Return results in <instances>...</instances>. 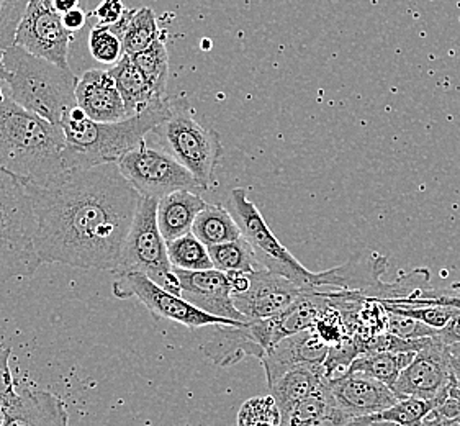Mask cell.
I'll return each instance as SVG.
<instances>
[{
	"instance_id": "obj_16",
	"label": "cell",
	"mask_w": 460,
	"mask_h": 426,
	"mask_svg": "<svg viewBox=\"0 0 460 426\" xmlns=\"http://www.w3.org/2000/svg\"><path fill=\"white\" fill-rule=\"evenodd\" d=\"M330 346L320 340L314 328L287 336L259 359L266 372L267 386L296 366H323Z\"/></svg>"
},
{
	"instance_id": "obj_40",
	"label": "cell",
	"mask_w": 460,
	"mask_h": 426,
	"mask_svg": "<svg viewBox=\"0 0 460 426\" xmlns=\"http://www.w3.org/2000/svg\"><path fill=\"white\" fill-rule=\"evenodd\" d=\"M436 338L447 346L451 344L460 343V310H457L451 320L442 326L441 330H438Z\"/></svg>"
},
{
	"instance_id": "obj_51",
	"label": "cell",
	"mask_w": 460,
	"mask_h": 426,
	"mask_svg": "<svg viewBox=\"0 0 460 426\" xmlns=\"http://www.w3.org/2000/svg\"><path fill=\"white\" fill-rule=\"evenodd\" d=\"M396 426V425H395Z\"/></svg>"
},
{
	"instance_id": "obj_8",
	"label": "cell",
	"mask_w": 460,
	"mask_h": 426,
	"mask_svg": "<svg viewBox=\"0 0 460 426\" xmlns=\"http://www.w3.org/2000/svg\"><path fill=\"white\" fill-rule=\"evenodd\" d=\"M230 212L240 226L243 238L256 251L262 268L294 279L300 284L316 288L318 272L305 268L284 244H280L256 204L249 200L248 192L244 189L238 187L231 191Z\"/></svg>"
},
{
	"instance_id": "obj_1",
	"label": "cell",
	"mask_w": 460,
	"mask_h": 426,
	"mask_svg": "<svg viewBox=\"0 0 460 426\" xmlns=\"http://www.w3.org/2000/svg\"><path fill=\"white\" fill-rule=\"evenodd\" d=\"M35 215L41 262L115 271L141 195L119 163L65 169L40 184H25Z\"/></svg>"
},
{
	"instance_id": "obj_12",
	"label": "cell",
	"mask_w": 460,
	"mask_h": 426,
	"mask_svg": "<svg viewBox=\"0 0 460 426\" xmlns=\"http://www.w3.org/2000/svg\"><path fill=\"white\" fill-rule=\"evenodd\" d=\"M314 286L300 284L294 279L262 268L249 272L248 288L233 294V302L243 315L251 320H266L280 315L302 297L314 292Z\"/></svg>"
},
{
	"instance_id": "obj_6",
	"label": "cell",
	"mask_w": 460,
	"mask_h": 426,
	"mask_svg": "<svg viewBox=\"0 0 460 426\" xmlns=\"http://www.w3.org/2000/svg\"><path fill=\"white\" fill-rule=\"evenodd\" d=\"M153 133L159 135L167 153L195 177L202 191L212 187L215 169L223 156L220 133L197 120L187 97H167L166 117Z\"/></svg>"
},
{
	"instance_id": "obj_34",
	"label": "cell",
	"mask_w": 460,
	"mask_h": 426,
	"mask_svg": "<svg viewBox=\"0 0 460 426\" xmlns=\"http://www.w3.org/2000/svg\"><path fill=\"white\" fill-rule=\"evenodd\" d=\"M28 4L30 0H0V58L5 49L15 45L20 22Z\"/></svg>"
},
{
	"instance_id": "obj_47",
	"label": "cell",
	"mask_w": 460,
	"mask_h": 426,
	"mask_svg": "<svg viewBox=\"0 0 460 426\" xmlns=\"http://www.w3.org/2000/svg\"><path fill=\"white\" fill-rule=\"evenodd\" d=\"M451 368L452 372H454V376L459 379L460 382V359L459 358H454L451 356Z\"/></svg>"
},
{
	"instance_id": "obj_23",
	"label": "cell",
	"mask_w": 460,
	"mask_h": 426,
	"mask_svg": "<svg viewBox=\"0 0 460 426\" xmlns=\"http://www.w3.org/2000/svg\"><path fill=\"white\" fill-rule=\"evenodd\" d=\"M192 233L207 246L240 240L243 236L233 213L220 204H207L197 215Z\"/></svg>"
},
{
	"instance_id": "obj_25",
	"label": "cell",
	"mask_w": 460,
	"mask_h": 426,
	"mask_svg": "<svg viewBox=\"0 0 460 426\" xmlns=\"http://www.w3.org/2000/svg\"><path fill=\"white\" fill-rule=\"evenodd\" d=\"M208 253L212 258L213 268L218 269L221 272H226V274L254 272L258 269H262L256 251L243 236L240 240L208 246Z\"/></svg>"
},
{
	"instance_id": "obj_32",
	"label": "cell",
	"mask_w": 460,
	"mask_h": 426,
	"mask_svg": "<svg viewBox=\"0 0 460 426\" xmlns=\"http://www.w3.org/2000/svg\"><path fill=\"white\" fill-rule=\"evenodd\" d=\"M280 410L270 394L244 402L238 413V426H259L264 423L280 426Z\"/></svg>"
},
{
	"instance_id": "obj_35",
	"label": "cell",
	"mask_w": 460,
	"mask_h": 426,
	"mask_svg": "<svg viewBox=\"0 0 460 426\" xmlns=\"http://www.w3.org/2000/svg\"><path fill=\"white\" fill-rule=\"evenodd\" d=\"M388 312L398 315L411 316L414 320H420L423 324L433 326L436 330H441L442 326L451 320L456 308L442 306H400V304H384Z\"/></svg>"
},
{
	"instance_id": "obj_5",
	"label": "cell",
	"mask_w": 460,
	"mask_h": 426,
	"mask_svg": "<svg viewBox=\"0 0 460 426\" xmlns=\"http://www.w3.org/2000/svg\"><path fill=\"white\" fill-rule=\"evenodd\" d=\"M43 262L35 246V215L25 184L0 171V284L30 278Z\"/></svg>"
},
{
	"instance_id": "obj_7",
	"label": "cell",
	"mask_w": 460,
	"mask_h": 426,
	"mask_svg": "<svg viewBox=\"0 0 460 426\" xmlns=\"http://www.w3.org/2000/svg\"><path fill=\"white\" fill-rule=\"evenodd\" d=\"M157 199L141 197L113 274H143L157 286L181 296V286L167 254V241L157 225Z\"/></svg>"
},
{
	"instance_id": "obj_28",
	"label": "cell",
	"mask_w": 460,
	"mask_h": 426,
	"mask_svg": "<svg viewBox=\"0 0 460 426\" xmlns=\"http://www.w3.org/2000/svg\"><path fill=\"white\" fill-rule=\"evenodd\" d=\"M135 65L151 84L157 97L166 99L167 79H169V53L163 38L156 40L151 47L143 49L138 55L131 56Z\"/></svg>"
},
{
	"instance_id": "obj_39",
	"label": "cell",
	"mask_w": 460,
	"mask_h": 426,
	"mask_svg": "<svg viewBox=\"0 0 460 426\" xmlns=\"http://www.w3.org/2000/svg\"><path fill=\"white\" fill-rule=\"evenodd\" d=\"M428 300L426 306H451L460 310V288H429L421 302L416 306H421Z\"/></svg>"
},
{
	"instance_id": "obj_22",
	"label": "cell",
	"mask_w": 460,
	"mask_h": 426,
	"mask_svg": "<svg viewBox=\"0 0 460 426\" xmlns=\"http://www.w3.org/2000/svg\"><path fill=\"white\" fill-rule=\"evenodd\" d=\"M109 71L120 91L121 99L125 102L129 117L146 111L149 105H153L157 101H163L153 91L151 84L147 83L146 77L139 71L138 66L135 65L131 56H123L120 61L111 66Z\"/></svg>"
},
{
	"instance_id": "obj_15",
	"label": "cell",
	"mask_w": 460,
	"mask_h": 426,
	"mask_svg": "<svg viewBox=\"0 0 460 426\" xmlns=\"http://www.w3.org/2000/svg\"><path fill=\"white\" fill-rule=\"evenodd\" d=\"M336 405L350 420L368 417L395 405L398 395L387 384L364 372H348L328 380Z\"/></svg>"
},
{
	"instance_id": "obj_29",
	"label": "cell",
	"mask_w": 460,
	"mask_h": 426,
	"mask_svg": "<svg viewBox=\"0 0 460 426\" xmlns=\"http://www.w3.org/2000/svg\"><path fill=\"white\" fill-rule=\"evenodd\" d=\"M336 408H338L336 400L332 397V389L326 380L322 387L314 390L304 399L298 400L286 415H282L280 426H302L312 420L328 415Z\"/></svg>"
},
{
	"instance_id": "obj_33",
	"label": "cell",
	"mask_w": 460,
	"mask_h": 426,
	"mask_svg": "<svg viewBox=\"0 0 460 426\" xmlns=\"http://www.w3.org/2000/svg\"><path fill=\"white\" fill-rule=\"evenodd\" d=\"M314 330V333L320 336V340L328 344L330 348L344 343L346 340H349L350 336H352L349 328H348V324L344 320V316L332 304H328V306L323 310L322 315L316 318Z\"/></svg>"
},
{
	"instance_id": "obj_10",
	"label": "cell",
	"mask_w": 460,
	"mask_h": 426,
	"mask_svg": "<svg viewBox=\"0 0 460 426\" xmlns=\"http://www.w3.org/2000/svg\"><path fill=\"white\" fill-rule=\"evenodd\" d=\"M113 296L121 300H128L131 297L138 298L143 306H146L149 314L157 320H169L175 324H184L190 330L203 328V326H240V322L210 315L200 308L192 306L181 296H175L164 288L157 286L151 279L129 272L115 276L113 280Z\"/></svg>"
},
{
	"instance_id": "obj_44",
	"label": "cell",
	"mask_w": 460,
	"mask_h": 426,
	"mask_svg": "<svg viewBox=\"0 0 460 426\" xmlns=\"http://www.w3.org/2000/svg\"><path fill=\"white\" fill-rule=\"evenodd\" d=\"M423 426H460V418L444 417L433 410L428 417L424 418Z\"/></svg>"
},
{
	"instance_id": "obj_50",
	"label": "cell",
	"mask_w": 460,
	"mask_h": 426,
	"mask_svg": "<svg viewBox=\"0 0 460 426\" xmlns=\"http://www.w3.org/2000/svg\"><path fill=\"white\" fill-rule=\"evenodd\" d=\"M396 426H398V425H396ZM421 426H423V425H421Z\"/></svg>"
},
{
	"instance_id": "obj_45",
	"label": "cell",
	"mask_w": 460,
	"mask_h": 426,
	"mask_svg": "<svg viewBox=\"0 0 460 426\" xmlns=\"http://www.w3.org/2000/svg\"><path fill=\"white\" fill-rule=\"evenodd\" d=\"M49 4L59 15H65L67 12L79 7L85 9V0H49Z\"/></svg>"
},
{
	"instance_id": "obj_30",
	"label": "cell",
	"mask_w": 460,
	"mask_h": 426,
	"mask_svg": "<svg viewBox=\"0 0 460 426\" xmlns=\"http://www.w3.org/2000/svg\"><path fill=\"white\" fill-rule=\"evenodd\" d=\"M167 254L172 268L184 271H205L213 268L208 246L203 244L192 232L181 238L167 241Z\"/></svg>"
},
{
	"instance_id": "obj_38",
	"label": "cell",
	"mask_w": 460,
	"mask_h": 426,
	"mask_svg": "<svg viewBox=\"0 0 460 426\" xmlns=\"http://www.w3.org/2000/svg\"><path fill=\"white\" fill-rule=\"evenodd\" d=\"M127 7L121 0H102L93 10V17L99 20L101 25H117L127 13Z\"/></svg>"
},
{
	"instance_id": "obj_2",
	"label": "cell",
	"mask_w": 460,
	"mask_h": 426,
	"mask_svg": "<svg viewBox=\"0 0 460 426\" xmlns=\"http://www.w3.org/2000/svg\"><path fill=\"white\" fill-rule=\"evenodd\" d=\"M65 131L12 95L0 101V171L23 184H40L65 171Z\"/></svg>"
},
{
	"instance_id": "obj_13",
	"label": "cell",
	"mask_w": 460,
	"mask_h": 426,
	"mask_svg": "<svg viewBox=\"0 0 460 426\" xmlns=\"http://www.w3.org/2000/svg\"><path fill=\"white\" fill-rule=\"evenodd\" d=\"M71 40L73 33L66 30L49 0H30L15 38L17 47L67 69Z\"/></svg>"
},
{
	"instance_id": "obj_21",
	"label": "cell",
	"mask_w": 460,
	"mask_h": 426,
	"mask_svg": "<svg viewBox=\"0 0 460 426\" xmlns=\"http://www.w3.org/2000/svg\"><path fill=\"white\" fill-rule=\"evenodd\" d=\"M326 382L323 366H296L284 372L269 387L270 395L276 400L280 417L286 415L298 400L304 399Z\"/></svg>"
},
{
	"instance_id": "obj_31",
	"label": "cell",
	"mask_w": 460,
	"mask_h": 426,
	"mask_svg": "<svg viewBox=\"0 0 460 426\" xmlns=\"http://www.w3.org/2000/svg\"><path fill=\"white\" fill-rule=\"evenodd\" d=\"M89 53L101 65H117L125 56L120 35L111 25L97 23L89 33Z\"/></svg>"
},
{
	"instance_id": "obj_37",
	"label": "cell",
	"mask_w": 460,
	"mask_h": 426,
	"mask_svg": "<svg viewBox=\"0 0 460 426\" xmlns=\"http://www.w3.org/2000/svg\"><path fill=\"white\" fill-rule=\"evenodd\" d=\"M10 348L0 344V408H5L10 400L17 395V387L10 371Z\"/></svg>"
},
{
	"instance_id": "obj_36",
	"label": "cell",
	"mask_w": 460,
	"mask_h": 426,
	"mask_svg": "<svg viewBox=\"0 0 460 426\" xmlns=\"http://www.w3.org/2000/svg\"><path fill=\"white\" fill-rule=\"evenodd\" d=\"M388 333L400 336L403 340H420V338H431L436 336L438 330L423 324L420 320H414L411 316L398 315L388 312Z\"/></svg>"
},
{
	"instance_id": "obj_41",
	"label": "cell",
	"mask_w": 460,
	"mask_h": 426,
	"mask_svg": "<svg viewBox=\"0 0 460 426\" xmlns=\"http://www.w3.org/2000/svg\"><path fill=\"white\" fill-rule=\"evenodd\" d=\"M349 422L350 418L344 412H341L340 408H336V410L330 412L328 415L312 420V422H308V423L302 426H346Z\"/></svg>"
},
{
	"instance_id": "obj_17",
	"label": "cell",
	"mask_w": 460,
	"mask_h": 426,
	"mask_svg": "<svg viewBox=\"0 0 460 426\" xmlns=\"http://www.w3.org/2000/svg\"><path fill=\"white\" fill-rule=\"evenodd\" d=\"M75 101L93 121H120L128 111L109 69H89L75 85Z\"/></svg>"
},
{
	"instance_id": "obj_49",
	"label": "cell",
	"mask_w": 460,
	"mask_h": 426,
	"mask_svg": "<svg viewBox=\"0 0 460 426\" xmlns=\"http://www.w3.org/2000/svg\"><path fill=\"white\" fill-rule=\"evenodd\" d=\"M2 417H4V408H0V426H2Z\"/></svg>"
},
{
	"instance_id": "obj_27",
	"label": "cell",
	"mask_w": 460,
	"mask_h": 426,
	"mask_svg": "<svg viewBox=\"0 0 460 426\" xmlns=\"http://www.w3.org/2000/svg\"><path fill=\"white\" fill-rule=\"evenodd\" d=\"M161 38V30L157 25L156 13L149 7L135 10L128 25L123 31V51L125 55L135 56L143 49L151 47Z\"/></svg>"
},
{
	"instance_id": "obj_18",
	"label": "cell",
	"mask_w": 460,
	"mask_h": 426,
	"mask_svg": "<svg viewBox=\"0 0 460 426\" xmlns=\"http://www.w3.org/2000/svg\"><path fill=\"white\" fill-rule=\"evenodd\" d=\"M65 402L48 390H20L4 408L2 426H67Z\"/></svg>"
},
{
	"instance_id": "obj_46",
	"label": "cell",
	"mask_w": 460,
	"mask_h": 426,
	"mask_svg": "<svg viewBox=\"0 0 460 426\" xmlns=\"http://www.w3.org/2000/svg\"><path fill=\"white\" fill-rule=\"evenodd\" d=\"M346 426H395V423H387V422H374V423H360L356 420H350Z\"/></svg>"
},
{
	"instance_id": "obj_19",
	"label": "cell",
	"mask_w": 460,
	"mask_h": 426,
	"mask_svg": "<svg viewBox=\"0 0 460 426\" xmlns=\"http://www.w3.org/2000/svg\"><path fill=\"white\" fill-rule=\"evenodd\" d=\"M202 350L205 356L220 368L234 366L248 356L261 359L266 352L251 333L248 324L217 326L212 338L203 344Z\"/></svg>"
},
{
	"instance_id": "obj_20",
	"label": "cell",
	"mask_w": 460,
	"mask_h": 426,
	"mask_svg": "<svg viewBox=\"0 0 460 426\" xmlns=\"http://www.w3.org/2000/svg\"><path fill=\"white\" fill-rule=\"evenodd\" d=\"M207 207V202L194 191H175L159 199L157 225L164 240L172 241L192 232L197 215Z\"/></svg>"
},
{
	"instance_id": "obj_26",
	"label": "cell",
	"mask_w": 460,
	"mask_h": 426,
	"mask_svg": "<svg viewBox=\"0 0 460 426\" xmlns=\"http://www.w3.org/2000/svg\"><path fill=\"white\" fill-rule=\"evenodd\" d=\"M439 407L438 400H423L408 397L396 402L395 405L378 412L368 417L354 418L360 423H374V422H387L398 426H421L424 418L428 417L434 408Z\"/></svg>"
},
{
	"instance_id": "obj_4",
	"label": "cell",
	"mask_w": 460,
	"mask_h": 426,
	"mask_svg": "<svg viewBox=\"0 0 460 426\" xmlns=\"http://www.w3.org/2000/svg\"><path fill=\"white\" fill-rule=\"evenodd\" d=\"M0 79L7 83L20 107L59 127L77 107L75 85L79 77L71 67H61L17 45L5 49L0 58Z\"/></svg>"
},
{
	"instance_id": "obj_14",
	"label": "cell",
	"mask_w": 460,
	"mask_h": 426,
	"mask_svg": "<svg viewBox=\"0 0 460 426\" xmlns=\"http://www.w3.org/2000/svg\"><path fill=\"white\" fill-rule=\"evenodd\" d=\"M174 274L181 286V297L187 302L210 315L248 324V318L233 302V286L226 272L215 268L205 271L174 268Z\"/></svg>"
},
{
	"instance_id": "obj_9",
	"label": "cell",
	"mask_w": 460,
	"mask_h": 426,
	"mask_svg": "<svg viewBox=\"0 0 460 426\" xmlns=\"http://www.w3.org/2000/svg\"><path fill=\"white\" fill-rule=\"evenodd\" d=\"M121 174L141 197L163 199L175 191H202L195 177L163 149L149 148L143 141L119 161Z\"/></svg>"
},
{
	"instance_id": "obj_42",
	"label": "cell",
	"mask_w": 460,
	"mask_h": 426,
	"mask_svg": "<svg viewBox=\"0 0 460 426\" xmlns=\"http://www.w3.org/2000/svg\"><path fill=\"white\" fill-rule=\"evenodd\" d=\"M61 19H63V25H65L66 30L74 33V31L83 30L85 22H87V12L83 7H79V9L71 10L65 15H61Z\"/></svg>"
},
{
	"instance_id": "obj_11",
	"label": "cell",
	"mask_w": 460,
	"mask_h": 426,
	"mask_svg": "<svg viewBox=\"0 0 460 426\" xmlns=\"http://www.w3.org/2000/svg\"><path fill=\"white\" fill-rule=\"evenodd\" d=\"M452 377L449 346L434 336L431 343L414 354L413 361L400 374L392 390L400 400H438L441 405L447 399Z\"/></svg>"
},
{
	"instance_id": "obj_48",
	"label": "cell",
	"mask_w": 460,
	"mask_h": 426,
	"mask_svg": "<svg viewBox=\"0 0 460 426\" xmlns=\"http://www.w3.org/2000/svg\"><path fill=\"white\" fill-rule=\"evenodd\" d=\"M449 352H451V356L459 358L460 359V343L451 344V346H449Z\"/></svg>"
},
{
	"instance_id": "obj_43",
	"label": "cell",
	"mask_w": 460,
	"mask_h": 426,
	"mask_svg": "<svg viewBox=\"0 0 460 426\" xmlns=\"http://www.w3.org/2000/svg\"><path fill=\"white\" fill-rule=\"evenodd\" d=\"M434 410L444 417L460 418V397H447Z\"/></svg>"
},
{
	"instance_id": "obj_3",
	"label": "cell",
	"mask_w": 460,
	"mask_h": 426,
	"mask_svg": "<svg viewBox=\"0 0 460 426\" xmlns=\"http://www.w3.org/2000/svg\"><path fill=\"white\" fill-rule=\"evenodd\" d=\"M166 113L167 97L120 121H93L79 105L74 107L61 123L66 138L65 169H89L119 163L145 141L147 133L155 131Z\"/></svg>"
},
{
	"instance_id": "obj_24",
	"label": "cell",
	"mask_w": 460,
	"mask_h": 426,
	"mask_svg": "<svg viewBox=\"0 0 460 426\" xmlns=\"http://www.w3.org/2000/svg\"><path fill=\"white\" fill-rule=\"evenodd\" d=\"M416 352H366L350 364L349 372H364L374 379L387 384L392 389L400 374L413 361Z\"/></svg>"
}]
</instances>
